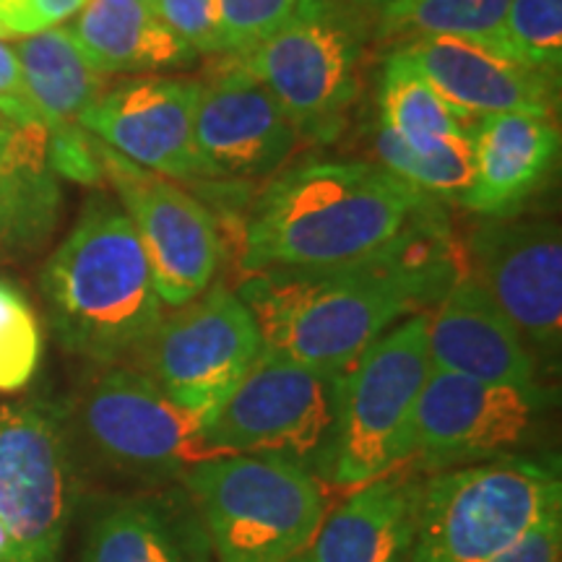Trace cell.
Returning <instances> with one entry per match:
<instances>
[{
    "instance_id": "cell-33",
    "label": "cell",
    "mask_w": 562,
    "mask_h": 562,
    "mask_svg": "<svg viewBox=\"0 0 562 562\" xmlns=\"http://www.w3.org/2000/svg\"><path fill=\"white\" fill-rule=\"evenodd\" d=\"M562 554V505L552 508L516 544L490 562H560Z\"/></svg>"
},
{
    "instance_id": "cell-37",
    "label": "cell",
    "mask_w": 562,
    "mask_h": 562,
    "mask_svg": "<svg viewBox=\"0 0 562 562\" xmlns=\"http://www.w3.org/2000/svg\"><path fill=\"white\" fill-rule=\"evenodd\" d=\"M195 562H214V558H211V550H209V547L199 554V560H195Z\"/></svg>"
},
{
    "instance_id": "cell-35",
    "label": "cell",
    "mask_w": 562,
    "mask_h": 562,
    "mask_svg": "<svg viewBox=\"0 0 562 562\" xmlns=\"http://www.w3.org/2000/svg\"><path fill=\"white\" fill-rule=\"evenodd\" d=\"M83 5H87V0H34V26H37V32L53 30L63 21L74 19Z\"/></svg>"
},
{
    "instance_id": "cell-6",
    "label": "cell",
    "mask_w": 562,
    "mask_h": 562,
    "mask_svg": "<svg viewBox=\"0 0 562 562\" xmlns=\"http://www.w3.org/2000/svg\"><path fill=\"white\" fill-rule=\"evenodd\" d=\"M180 487L216 562L292 560L328 513L318 476L281 453L211 456L180 474Z\"/></svg>"
},
{
    "instance_id": "cell-15",
    "label": "cell",
    "mask_w": 562,
    "mask_h": 562,
    "mask_svg": "<svg viewBox=\"0 0 562 562\" xmlns=\"http://www.w3.org/2000/svg\"><path fill=\"white\" fill-rule=\"evenodd\" d=\"M193 140L203 180L271 178L297 149L300 133L277 97L237 58L201 81Z\"/></svg>"
},
{
    "instance_id": "cell-27",
    "label": "cell",
    "mask_w": 562,
    "mask_h": 562,
    "mask_svg": "<svg viewBox=\"0 0 562 562\" xmlns=\"http://www.w3.org/2000/svg\"><path fill=\"white\" fill-rule=\"evenodd\" d=\"M372 146L381 167L432 201L459 203L474 180L476 154L472 131L446 138L427 151H414L396 133L378 125Z\"/></svg>"
},
{
    "instance_id": "cell-29",
    "label": "cell",
    "mask_w": 562,
    "mask_h": 562,
    "mask_svg": "<svg viewBox=\"0 0 562 562\" xmlns=\"http://www.w3.org/2000/svg\"><path fill=\"white\" fill-rule=\"evenodd\" d=\"M42 331L37 315L16 286L0 279V391H19L40 368Z\"/></svg>"
},
{
    "instance_id": "cell-8",
    "label": "cell",
    "mask_w": 562,
    "mask_h": 562,
    "mask_svg": "<svg viewBox=\"0 0 562 562\" xmlns=\"http://www.w3.org/2000/svg\"><path fill=\"white\" fill-rule=\"evenodd\" d=\"M375 19L355 0H300L290 19L243 58L300 136L331 140L360 94Z\"/></svg>"
},
{
    "instance_id": "cell-2",
    "label": "cell",
    "mask_w": 562,
    "mask_h": 562,
    "mask_svg": "<svg viewBox=\"0 0 562 562\" xmlns=\"http://www.w3.org/2000/svg\"><path fill=\"white\" fill-rule=\"evenodd\" d=\"M381 165L313 159L281 170L243 224L245 273L321 269L389 248L432 206Z\"/></svg>"
},
{
    "instance_id": "cell-28",
    "label": "cell",
    "mask_w": 562,
    "mask_h": 562,
    "mask_svg": "<svg viewBox=\"0 0 562 562\" xmlns=\"http://www.w3.org/2000/svg\"><path fill=\"white\" fill-rule=\"evenodd\" d=\"M497 53L560 81L562 0H510Z\"/></svg>"
},
{
    "instance_id": "cell-1",
    "label": "cell",
    "mask_w": 562,
    "mask_h": 562,
    "mask_svg": "<svg viewBox=\"0 0 562 562\" xmlns=\"http://www.w3.org/2000/svg\"><path fill=\"white\" fill-rule=\"evenodd\" d=\"M442 206L432 203L398 240L362 261L248 273L237 297L263 347L334 378L406 313L430 311L469 271Z\"/></svg>"
},
{
    "instance_id": "cell-7",
    "label": "cell",
    "mask_w": 562,
    "mask_h": 562,
    "mask_svg": "<svg viewBox=\"0 0 562 562\" xmlns=\"http://www.w3.org/2000/svg\"><path fill=\"white\" fill-rule=\"evenodd\" d=\"M560 505V463L544 456L430 472L404 562H490Z\"/></svg>"
},
{
    "instance_id": "cell-16",
    "label": "cell",
    "mask_w": 562,
    "mask_h": 562,
    "mask_svg": "<svg viewBox=\"0 0 562 562\" xmlns=\"http://www.w3.org/2000/svg\"><path fill=\"white\" fill-rule=\"evenodd\" d=\"M201 81L140 76L108 87L79 115V125L133 165L161 178L203 180L193 140Z\"/></svg>"
},
{
    "instance_id": "cell-18",
    "label": "cell",
    "mask_w": 562,
    "mask_h": 562,
    "mask_svg": "<svg viewBox=\"0 0 562 562\" xmlns=\"http://www.w3.org/2000/svg\"><path fill=\"white\" fill-rule=\"evenodd\" d=\"M427 351L432 370L484 383H542L529 347L469 271L427 313Z\"/></svg>"
},
{
    "instance_id": "cell-4",
    "label": "cell",
    "mask_w": 562,
    "mask_h": 562,
    "mask_svg": "<svg viewBox=\"0 0 562 562\" xmlns=\"http://www.w3.org/2000/svg\"><path fill=\"white\" fill-rule=\"evenodd\" d=\"M427 315L398 321L334 378L331 414L307 469L349 492L412 459L414 419L430 378Z\"/></svg>"
},
{
    "instance_id": "cell-9",
    "label": "cell",
    "mask_w": 562,
    "mask_h": 562,
    "mask_svg": "<svg viewBox=\"0 0 562 562\" xmlns=\"http://www.w3.org/2000/svg\"><path fill=\"white\" fill-rule=\"evenodd\" d=\"M60 402L0 409V562H60L79 497Z\"/></svg>"
},
{
    "instance_id": "cell-5",
    "label": "cell",
    "mask_w": 562,
    "mask_h": 562,
    "mask_svg": "<svg viewBox=\"0 0 562 562\" xmlns=\"http://www.w3.org/2000/svg\"><path fill=\"white\" fill-rule=\"evenodd\" d=\"M60 414L81 480L94 476L125 492L159 490L209 459L201 417L180 409L131 364H104L60 402Z\"/></svg>"
},
{
    "instance_id": "cell-19",
    "label": "cell",
    "mask_w": 562,
    "mask_h": 562,
    "mask_svg": "<svg viewBox=\"0 0 562 562\" xmlns=\"http://www.w3.org/2000/svg\"><path fill=\"white\" fill-rule=\"evenodd\" d=\"M425 472L412 461L364 482L326 513L311 544L286 562H404L417 526Z\"/></svg>"
},
{
    "instance_id": "cell-25",
    "label": "cell",
    "mask_w": 562,
    "mask_h": 562,
    "mask_svg": "<svg viewBox=\"0 0 562 562\" xmlns=\"http://www.w3.org/2000/svg\"><path fill=\"white\" fill-rule=\"evenodd\" d=\"M378 125L396 133L414 151L432 149L446 138L472 131L476 123L451 108L398 47L385 55L378 81Z\"/></svg>"
},
{
    "instance_id": "cell-32",
    "label": "cell",
    "mask_w": 562,
    "mask_h": 562,
    "mask_svg": "<svg viewBox=\"0 0 562 562\" xmlns=\"http://www.w3.org/2000/svg\"><path fill=\"white\" fill-rule=\"evenodd\" d=\"M151 9L195 53L222 58L216 0H151Z\"/></svg>"
},
{
    "instance_id": "cell-12",
    "label": "cell",
    "mask_w": 562,
    "mask_h": 562,
    "mask_svg": "<svg viewBox=\"0 0 562 562\" xmlns=\"http://www.w3.org/2000/svg\"><path fill=\"white\" fill-rule=\"evenodd\" d=\"M334 378L263 347L235 389L201 417L203 451L209 459L281 453L307 461L326 432Z\"/></svg>"
},
{
    "instance_id": "cell-3",
    "label": "cell",
    "mask_w": 562,
    "mask_h": 562,
    "mask_svg": "<svg viewBox=\"0 0 562 562\" xmlns=\"http://www.w3.org/2000/svg\"><path fill=\"white\" fill-rule=\"evenodd\" d=\"M55 341L97 364H128L165 318L131 216L94 195L40 273Z\"/></svg>"
},
{
    "instance_id": "cell-17",
    "label": "cell",
    "mask_w": 562,
    "mask_h": 562,
    "mask_svg": "<svg viewBox=\"0 0 562 562\" xmlns=\"http://www.w3.org/2000/svg\"><path fill=\"white\" fill-rule=\"evenodd\" d=\"M419 74L469 117L521 112L552 117L560 81L521 66L495 47L472 40L432 37L398 45Z\"/></svg>"
},
{
    "instance_id": "cell-22",
    "label": "cell",
    "mask_w": 562,
    "mask_h": 562,
    "mask_svg": "<svg viewBox=\"0 0 562 562\" xmlns=\"http://www.w3.org/2000/svg\"><path fill=\"white\" fill-rule=\"evenodd\" d=\"M60 206L47 128L0 115V261L30 256L50 240Z\"/></svg>"
},
{
    "instance_id": "cell-14",
    "label": "cell",
    "mask_w": 562,
    "mask_h": 562,
    "mask_svg": "<svg viewBox=\"0 0 562 562\" xmlns=\"http://www.w3.org/2000/svg\"><path fill=\"white\" fill-rule=\"evenodd\" d=\"M100 154L104 180L131 216L161 302L188 305L214 284L222 269L224 240L216 216L170 178L133 165L104 144Z\"/></svg>"
},
{
    "instance_id": "cell-23",
    "label": "cell",
    "mask_w": 562,
    "mask_h": 562,
    "mask_svg": "<svg viewBox=\"0 0 562 562\" xmlns=\"http://www.w3.org/2000/svg\"><path fill=\"white\" fill-rule=\"evenodd\" d=\"M66 30L104 76L165 74L199 60V53L157 16L149 0H87Z\"/></svg>"
},
{
    "instance_id": "cell-13",
    "label": "cell",
    "mask_w": 562,
    "mask_h": 562,
    "mask_svg": "<svg viewBox=\"0 0 562 562\" xmlns=\"http://www.w3.org/2000/svg\"><path fill=\"white\" fill-rule=\"evenodd\" d=\"M467 266L510 321L539 370H560L562 235L552 220L484 216L472 232Z\"/></svg>"
},
{
    "instance_id": "cell-11",
    "label": "cell",
    "mask_w": 562,
    "mask_h": 562,
    "mask_svg": "<svg viewBox=\"0 0 562 562\" xmlns=\"http://www.w3.org/2000/svg\"><path fill=\"white\" fill-rule=\"evenodd\" d=\"M175 311L128 364L180 409L203 417L256 362L263 339L248 305L224 284Z\"/></svg>"
},
{
    "instance_id": "cell-38",
    "label": "cell",
    "mask_w": 562,
    "mask_h": 562,
    "mask_svg": "<svg viewBox=\"0 0 562 562\" xmlns=\"http://www.w3.org/2000/svg\"><path fill=\"white\" fill-rule=\"evenodd\" d=\"M0 40H3V34H0Z\"/></svg>"
},
{
    "instance_id": "cell-39",
    "label": "cell",
    "mask_w": 562,
    "mask_h": 562,
    "mask_svg": "<svg viewBox=\"0 0 562 562\" xmlns=\"http://www.w3.org/2000/svg\"><path fill=\"white\" fill-rule=\"evenodd\" d=\"M149 3H151V0H149Z\"/></svg>"
},
{
    "instance_id": "cell-21",
    "label": "cell",
    "mask_w": 562,
    "mask_h": 562,
    "mask_svg": "<svg viewBox=\"0 0 562 562\" xmlns=\"http://www.w3.org/2000/svg\"><path fill=\"white\" fill-rule=\"evenodd\" d=\"M182 487L125 492L91 516L79 562H195L206 550Z\"/></svg>"
},
{
    "instance_id": "cell-20",
    "label": "cell",
    "mask_w": 562,
    "mask_h": 562,
    "mask_svg": "<svg viewBox=\"0 0 562 562\" xmlns=\"http://www.w3.org/2000/svg\"><path fill=\"white\" fill-rule=\"evenodd\" d=\"M474 180L459 206L480 216H510L547 186L560 157L552 117L497 112L472 125Z\"/></svg>"
},
{
    "instance_id": "cell-31",
    "label": "cell",
    "mask_w": 562,
    "mask_h": 562,
    "mask_svg": "<svg viewBox=\"0 0 562 562\" xmlns=\"http://www.w3.org/2000/svg\"><path fill=\"white\" fill-rule=\"evenodd\" d=\"M100 146V138L83 131L79 123L47 131V159H50L53 172L81 186L104 182Z\"/></svg>"
},
{
    "instance_id": "cell-24",
    "label": "cell",
    "mask_w": 562,
    "mask_h": 562,
    "mask_svg": "<svg viewBox=\"0 0 562 562\" xmlns=\"http://www.w3.org/2000/svg\"><path fill=\"white\" fill-rule=\"evenodd\" d=\"M13 53L47 131L79 123L81 112L108 89V76L83 58L66 26L21 37Z\"/></svg>"
},
{
    "instance_id": "cell-26",
    "label": "cell",
    "mask_w": 562,
    "mask_h": 562,
    "mask_svg": "<svg viewBox=\"0 0 562 562\" xmlns=\"http://www.w3.org/2000/svg\"><path fill=\"white\" fill-rule=\"evenodd\" d=\"M510 0H393L375 19V42L456 37L497 50Z\"/></svg>"
},
{
    "instance_id": "cell-10",
    "label": "cell",
    "mask_w": 562,
    "mask_h": 562,
    "mask_svg": "<svg viewBox=\"0 0 562 562\" xmlns=\"http://www.w3.org/2000/svg\"><path fill=\"white\" fill-rule=\"evenodd\" d=\"M550 383H484L432 370L414 419L412 463L430 474L518 456H539L552 425Z\"/></svg>"
},
{
    "instance_id": "cell-36",
    "label": "cell",
    "mask_w": 562,
    "mask_h": 562,
    "mask_svg": "<svg viewBox=\"0 0 562 562\" xmlns=\"http://www.w3.org/2000/svg\"><path fill=\"white\" fill-rule=\"evenodd\" d=\"M355 3L360 5V9H362L364 13H370L372 19H378V13L389 9V5L393 3V0H355Z\"/></svg>"
},
{
    "instance_id": "cell-30",
    "label": "cell",
    "mask_w": 562,
    "mask_h": 562,
    "mask_svg": "<svg viewBox=\"0 0 562 562\" xmlns=\"http://www.w3.org/2000/svg\"><path fill=\"white\" fill-rule=\"evenodd\" d=\"M300 0H216L222 58H243L279 30Z\"/></svg>"
},
{
    "instance_id": "cell-34",
    "label": "cell",
    "mask_w": 562,
    "mask_h": 562,
    "mask_svg": "<svg viewBox=\"0 0 562 562\" xmlns=\"http://www.w3.org/2000/svg\"><path fill=\"white\" fill-rule=\"evenodd\" d=\"M0 115L11 117L16 123H40L42 117L32 104L30 91H26L24 76L16 53L11 45L0 42Z\"/></svg>"
}]
</instances>
